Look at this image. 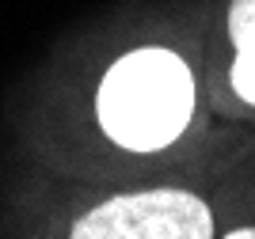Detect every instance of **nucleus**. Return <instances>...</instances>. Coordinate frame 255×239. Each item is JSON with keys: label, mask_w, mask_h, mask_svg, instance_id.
I'll return each mask as SVG.
<instances>
[{"label": "nucleus", "mask_w": 255, "mask_h": 239, "mask_svg": "<svg viewBox=\"0 0 255 239\" xmlns=\"http://www.w3.org/2000/svg\"><path fill=\"white\" fill-rule=\"evenodd\" d=\"M96 118L126 152H160L194 118V73L168 46L122 53L99 80Z\"/></svg>", "instance_id": "1"}, {"label": "nucleus", "mask_w": 255, "mask_h": 239, "mask_svg": "<svg viewBox=\"0 0 255 239\" xmlns=\"http://www.w3.org/2000/svg\"><path fill=\"white\" fill-rule=\"evenodd\" d=\"M69 239H213V217L191 190H137L84 213Z\"/></svg>", "instance_id": "2"}, {"label": "nucleus", "mask_w": 255, "mask_h": 239, "mask_svg": "<svg viewBox=\"0 0 255 239\" xmlns=\"http://www.w3.org/2000/svg\"><path fill=\"white\" fill-rule=\"evenodd\" d=\"M225 34L233 42L229 87L240 103L255 106V0H233L225 11Z\"/></svg>", "instance_id": "3"}, {"label": "nucleus", "mask_w": 255, "mask_h": 239, "mask_svg": "<svg viewBox=\"0 0 255 239\" xmlns=\"http://www.w3.org/2000/svg\"><path fill=\"white\" fill-rule=\"evenodd\" d=\"M225 239H255V228H236V232H229Z\"/></svg>", "instance_id": "4"}]
</instances>
